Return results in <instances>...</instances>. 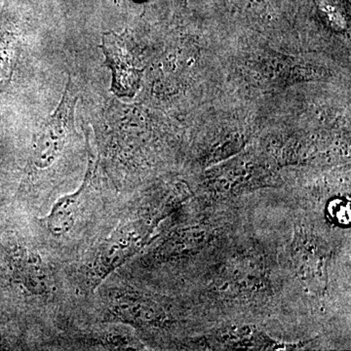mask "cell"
I'll use <instances>...</instances> for the list:
<instances>
[{"label": "cell", "mask_w": 351, "mask_h": 351, "mask_svg": "<svg viewBox=\"0 0 351 351\" xmlns=\"http://www.w3.org/2000/svg\"><path fill=\"white\" fill-rule=\"evenodd\" d=\"M77 99L75 85L69 80L56 112L34 138L32 161L38 169L49 168L63 152L69 134L73 130V115Z\"/></svg>", "instance_id": "cell-1"}, {"label": "cell", "mask_w": 351, "mask_h": 351, "mask_svg": "<svg viewBox=\"0 0 351 351\" xmlns=\"http://www.w3.org/2000/svg\"><path fill=\"white\" fill-rule=\"evenodd\" d=\"M132 239L128 228L121 226L113 230L99 244L85 270L88 287L94 290L112 274L113 270L126 262L134 253V247L136 248V243Z\"/></svg>", "instance_id": "cell-2"}, {"label": "cell", "mask_w": 351, "mask_h": 351, "mask_svg": "<svg viewBox=\"0 0 351 351\" xmlns=\"http://www.w3.org/2000/svg\"><path fill=\"white\" fill-rule=\"evenodd\" d=\"M96 168L95 157L89 154L86 174L82 184L73 193L59 198L51 208L47 216L41 219L51 234L57 237H64L75 228L84 210L88 196L91 193Z\"/></svg>", "instance_id": "cell-3"}, {"label": "cell", "mask_w": 351, "mask_h": 351, "mask_svg": "<svg viewBox=\"0 0 351 351\" xmlns=\"http://www.w3.org/2000/svg\"><path fill=\"white\" fill-rule=\"evenodd\" d=\"M103 51L107 58V64L112 69V91L119 96L133 94L137 86L138 73L134 69L121 39L113 32L104 34Z\"/></svg>", "instance_id": "cell-4"}, {"label": "cell", "mask_w": 351, "mask_h": 351, "mask_svg": "<svg viewBox=\"0 0 351 351\" xmlns=\"http://www.w3.org/2000/svg\"><path fill=\"white\" fill-rule=\"evenodd\" d=\"M14 272L18 282L32 295L49 294L52 279L39 254L20 249L14 258Z\"/></svg>", "instance_id": "cell-5"}, {"label": "cell", "mask_w": 351, "mask_h": 351, "mask_svg": "<svg viewBox=\"0 0 351 351\" xmlns=\"http://www.w3.org/2000/svg\"><path fill=\"white\" fill-rule=\"evenodd\" d=\"M18 40L12 34H7L0 40V91L11 80L18 57Z\"/></svg>", "instance_id": "cell-6"}, {"label": "cell", "mask_w": 351, "mask_h": 351, "mask_svg": "<svg viewBox=\"0 0 351 351\" xmlns=\"http://www.w3.org/2000/svg\"><path fill=\"white\" fill-rule=\"evenodd\" d=\"M327 214L332 223L341 226L350 225V202L346 198H334L328 203Z\"/></svg>", "instance_id": "cell-7"}]
</instances>
